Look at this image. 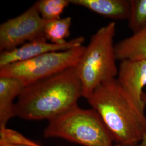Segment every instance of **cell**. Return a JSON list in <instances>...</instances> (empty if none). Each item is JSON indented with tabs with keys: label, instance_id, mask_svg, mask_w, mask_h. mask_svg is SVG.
<instances>
[{
	"label": "cell",
	"instance_id": "5b68a950",
	"mask_svg": "<svg viewBox=\"0 0 146 146\" xmlns=\"http://www.w3.org/2000/svg\"><path fill=\"white\" fill-rule=\"evenodd\" d=\"M84 46L67 50L48 52L0 68L1 77H11L27 86L75 67L84 52Z\"/></svg>",
	"mask_w": 146,
	"mask_h": 146
},
{
	"label": "cell",
	"instance_id": "8992f818",
	"mask_svg": "<svg viewBox=\"0 0 146 146\" xmlns=\"http://www.w3.org/2000/svg\"><path fill=\"white\" fill-rule=\"evenodd\" d=\"M48 22L42 19L34 4L20 15L3 22L0 25L1 52L45 37L44 31Z\"/></svg>",
	"mask_w": 146,
	"mask_h": 146
},
{
	"label": "cell",
	"instance_id": "8fae6325",
	"mask_svg": "<svg viewBox=\"0 0 146 146\" xmlns=\"http://www.w3.org/2000/svg\"><path fill=\"white\" fill-rule=\"evenodd\" d=\"M117 60H146V27L115 44Z\"/></svg>",
	"mask_w": 146,
	"mask_h": 146
},
{
	"label": "cell",
	"instance_id": "7a4b0ae2",
	"mask_svg": "<svg viewBox=\"0 0 146 146\" xmlns=\"http://www.w3.org/2000/svg\"><path fill=\"white\" fill-rule=\"evenodd\" d=\"M87 100L103 120L116 145H139L146 133V116L116 78L100 85Z\"/></svg>",
	"mask_w": 146,
	"mask_h": 146
},
{
	"label": "cell",
	"instance_id": "9a60e30c",
	"mask_svg": "<svg viewBox=\"0 0 146 146\" xmlns=\"http://www.w3.org/2000/svg\"><path fill=\"white\" fill-rule=\"evenodd\" d=\"M5 145L41 146L27 139L20 133L7 128L0 131V146Z\"/></svg>",
	"mask_w": 146,
	"mask_h": 146
},
{
	"label": "cell",
	"instance_id": "7c38bea8",
	"mask_svg": "<svg viewBox=\"0 0 146 146\" xmlns=\"http://www.w3.org/2000/svg\"><path fill=\"white\" fill-rule=\"evenodd\" d=\"M71 25L72 18L70 17L49 21L44 28V37L47 41L52 43L64 44L67 42L66 38L70 35Z\"/></svg>",
	"mask_w": 146,
	"mask_h": 146
},
{
	"label": "cell",
	"instance_id": "52a82bcc",
	"mask_svg": "<svg viewBox=\"0 0 146 146\" xmlns=\"http://www.w3.org/2000/svg\"><path fill=\"white\" fill-rule=\"evenodd\" d=\"M83 36L73 38L63 44L48 42L45 37L27 42L14 49L1 52L0 68L13 63L26 61L48 52L67 50L83 46Z\"/></svg>",
	"mask_w": 146,
	"mask_h": 146
},
{
	"label": "cell",
	"instance_id": "2e32d148",
	"mask_svg": "<svg viewBox=\"0 0 146 146\" xmlns=\"http://www.w3.org/2000/svg\"><path fill=\"white\" fill-rule=\"evenodd\" d=\"M142 99L143 100V101H145V102L146 104V92H144V93L142 95ZM137 146H146V133L145 135L144 136L143 138L142 139L141 142L139 143V145Z\"/></svg>",
	"mask_w": 146,
	"mask_h": 146
},
{
	"label": "cell",
	"instance_id": "6da1fadb",
	"mask_svg": "<svg viewBox=\"0 0 146 146\" xmlns=\"http://www.w3.org/2000/svg\"><path fill=\"white\" fill-rule=\"evenodd\" d=\"M81 97L82 84L72 67L25 86L15 103L14 116L49 121L78 106Z\"/></svg>",
	"mask_w": 146,
	"mask_h": 146
},
{
	"label": "cell",
	"instance_id": "277c9868",
	"mask_svg": "<svg viewBox=\"0 0 146 146\" xmlns=\"http://www.w3.org/2000/svg\"><path fill=\"white\" fill-rule=\"evenodd\" d=\"M46 138H61L83 146H115L114 140L103 120L91 108L78 106L48 121Z\"/></svg>",
	"mask_w": 146,
	"mask_h": 146
},
{
	"label": "cell",
	"instance_id": "9c48e42d",
	"mask_svg": "<svg viewBox=\"0 0 146 146\" xmlns=\"http://www.w3.org/2000/svg\"><path fill=\"white\" fill-rule=\"evenodd\" d=\"M70 3L87 8L100 15L115 20H128L129 0H69Z\"/></svg>",
	"mask_w": 146,
	"mask_h": 146
},
{
	"label": "cell",
	"instance_id": "e0dca14e",
	"mask_svg": "<svg viewBox=\"0 0 146 146\" xmlns=\"http://www.w3.org/2000/svg\"><path fill=\"white\" fill-rule=\"evenodd\" d=\"M22 146V145H5V146Z\"/></svg>",
	"mask_w": 146,
	"mask_h": 146
},
{
	"label": "cell",
	"instance_id": "ba28073f",
	"mask_svg": "<svg viewBox=\"0 0 146 146\" xmlns=\"http://www.w3.org/2000/svg\"><path fill=\"white\" fill-rule=\"evenodd\" d=\"M116 80L138 108L145 112L146 104L142 95L146 86V60L121 61Z\"/></svg>",
	"mask_w": 146,
	"mask_h": 146
},
{
	"label": "cell",
	"instance_id": "ac0fdd59",
	"mask_svg": "<svg viewBox=\"0 0 146 146\" xmlns=\"http://www.w3.org/2000/svg\"><path fill=\"white\" fill-rule=\"evenodd\" d=\"M115 146H121V145H115Z\"/></svg>",
	"mask_w": 146,
	"mask_h": 146
},
{
	"label": "cell",
	"instance_id": "3957f363",
	"mask_svg": "<svg viewBox=\"0 0 146 146\" xmlns=\"http://www.w3.org/2000/svg\"><path fill=\"white\" fill-rule=\"evenodd\" d=\"M115 32L113 21L100 28L91 37L75 66L82 84V97L86 99L100 85L117 78Z\"/></svg>",
	"mask_w": 146,
	"mask_h": 146
},
{
	"label": "cell",
	"instance_id": "4fadbf2b",
	"mask_svg": "<svg viewBox=\"0 0 146 146\" xmlns=\"http://www.w3.org/2000/svg\"><path fill=\"white\" fill-rule=\"evenodd\" d=\"M34 4L44 20L52 21L61 18L60 16L70 2L69 0H40Z\"/></svg>",
	"mask_w": 146,
	"mask_h": 146
},
{
	"label": "cell",
	"instance_id": "30bf717a",
	"mask_svg": "<svg viewBox=\"0 0 146 146\" xmlns=\"http://www.w3.org/2000/svg\"><path fill=\"white\" fill-rule=\"evenodd\" d=\"M24 87L23 84L17 78H0V131L7 128L8 121L14 117V101Z\"/></svg>",
	"mask_w": 146,
	"mask_h": 146
},
{
	"label": "cell",
	"instance_id": "5bb4252c",
	"mask_svg": "<svg viewBox=\"0 0 146 146\" xmlns=\"http://www.w3.org/2000/svg\"><path fill=\"white\" fill-rule=\"evenodd\" d=\"M131 11L128 25L133 33L146 27V0H129Z\"/></svg>",
	"mask_w": 146,
	"mask_h": 146
}]
</instances>
